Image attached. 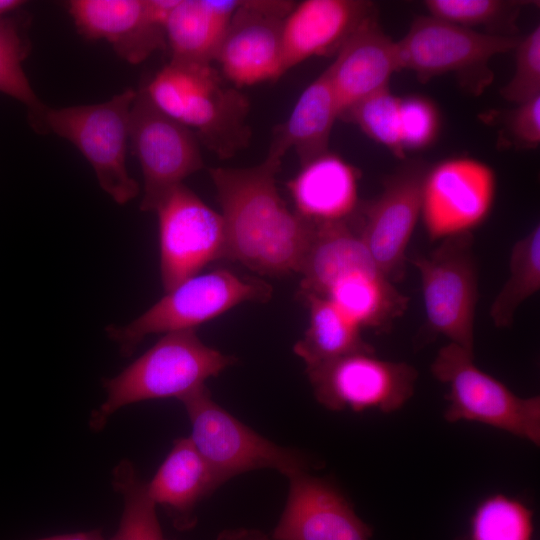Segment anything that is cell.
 Wrapping results in <instances>:
<instances>
[{"label":"cell","mask_w":540,"mask_h":540,"mask_svg":"<svg viewBox=\"0 0 540 540\" xmlns=\"http://www.w3.org/2000/svg\"><path fill=\"white\" fill-rule=\"evenodd\" d=\"M129 138L143 173L142 211H154L169 191L204 166L195 134L161 112L143 88L131 106Z\"/></svg>","instance_id":"cell-12"},{"label":"cell","mask_w":540,"mask_h":540,"mask_svg":"<svg viewBox=\"0 0 540 540\" xmlns=\"http://www.w3.org/2000/svg\"><path fill=\"white\" fill-rule=\"evenodd\" d=\"M135 97L136 91L128 88L99 104L45 106L29 123L36 132H52L73 143L93 168L102 190L124 205L139 194V185L126 167L130 110Z\"/></svg>","instance_id":"cell-4"},{"label":"cell","mask_w":540,"mask_h":540,"mask_svg":"<svg viewBox=\"0 0 540 540\" xmlns=\"http://www.w3.org/2000/svg\"><path fill=\"white\" fill-rule=\"evenodd\" d=\"M496 174L468 156L444 159L429 167L422 187L421 218L431 240L472 232L495 201Z\"/></svg>","instance_id":"cell-13"},{"label":"cell","mask_w":540,"mask_h":540,"mask_svg":"<svg viewBox=\"0 0 540 540\" xmlns=\"http://www.w3.org/2000/svg\"><path fill=\"white\" fill-rule=\"evenodd\" d=\"M212 63L170 61L143 88L164 114L190 129L219 158L246 148L249 102Z\"/></svg>","instance_id":"cell-2"},{"label":"cell","mask_w":540,"mask_h":540,"mask_svg":"<svg viewBox=\"0 0 540 540\" xmlns=\"http://www.w3.org/2000/svg\"><path fill=\"white\" fill-rule=\"evenodd\" d=\"M289 491L272 540H372L373 527L332 481L301 471Z\"/></svg>","instance_id":"cell-17"},{"label":"cell","mask_w":540,"mask_h":540,"mask_svg":"<svg viewBox=\"0 0 540 540\" xmlns=\"http://www.w3.org/2000/svg\"><path fill=\"white\" fill-rule=\"evenodd\" d=\"M241 0H179L166 24L171 60L212 63Z\"/></svg>","instance_id":"cell-23"},{"label":"cell","mask_w":540,"mask_h":540,"mask_svg":"<svg viewBox=\"0 0 540 540\" xmlns=\"http://www.w3.org/2000/svg\"><path fill=\"white\" fill-rule=\"evenodd\" d=\"M112 486L122 497L123 511L116 533L109 540H166L156 512L134 464L121 460L112 470Z\"/></svg>","instance_id":"cell-28"},{"label":"cell","mask_w":540,"mask_h":540,"mask_svg":"<svg viewBox=\"0 0 540 540\" xmlns=\"http://www.w3.org/2000/svg\"><path fill=\"white\" fill-rule=\"evenodd\" d=\"M374 14L371 1L305 0L295 4L282 26L285 71L311 57L338 52Z\"/></svg>","instance_id":"cell-18"},{"label":"cell","mask_w":540,"mask_h":540,"mask_svg":"<svg viewBox=\"0 0 540 540\" xmlns=\"http://www.w3.org/2000/svg\"><path fill=\"white\" fill-rule=\"evenodd\" d=\"M167 540V539H166Z\"/></svg>","instance_id":"cell-39"},{"label":"cell","mask_w":540,"mask_h":540,"mask_svg":"<svg viewBox=\"0 0 540 540\" xmlns=\"http://www.w3.org/2000/svg\"><path fill=\"white\" fill-rule=\"evenodd\" d=\"M271 295L267 282L219 269L184 280L132 322L109 325L106 332L129 356L148 335L195 330L243 302H266Z\"/></svg>","instance_id":"cell-6"},{"label":"cell","mask_w":540,"mask_h":540,"mask_svg":"<svg viewBox=\"0 0 540 540\" xmlns=\"http://www.w3.org/2000/svg\"><path fill=\"white\" fill-rule=\"evenodd\" d=\"M360 173L330 151L301 165L287 188L296 213L313 223L347 220L358 208Z\"/></svg>","instance_id":"cell-20"},{"label":"cell","mask_w":540,"mask_h":540,"mask_svg":"<svg viewBox=\"0 0 540 540\" xmlns=\"http://www.w3.org/2000/svg\"><path fill=\"white\" fill-rule=\"evenodd\" d=\"M369 268L378 267L358 231L352 229L347 220L315 223L299 271L302 275L299 293L322 297L340 276Z\"/></svg>","instance_id":"cell-24"},{"label":"cell","mask_w":540,"mask_h":540,"mask_svg":"<svg viewBox=\"0 0 540 540\" xmlns=\"http://www.w3.org/2000/svg\"><path fill=\"white\" fill-rule=\"evenodd\" d=\"M211 468L191 439L178 438L150 482L147 491L179 531L197 522L198 504L219 487Z\"/></svg>","instance_id":"cell-21"},{"label":"cell","mask_w":540,"mask_h":540,"mask_svg":"<svg viewBox=\"0 0 540 540\" xmlns=\"http://www.w3.org/2000/svg\"><path fill=\"white\" fill-rule=\"evenodd\" d=\"M23 28L18 16L0 19V92L24 104L31 119L46 105L38 98L23 69L30 51Z\"/></svg>","instance_id":"cell-29"},{"label":"cell","mask_w":540,"mask_h":540,"mask_svg":"<svg viewBox=\"0 0 540 540\" xmlns=\"http://www.w3.org/2000/svg\"><path fill=\"white\" fill-rule=\"evenodd\" d=\"M428 166L411 160L383 180L382 192L363 209L358 231L380 271L393 283L405 276L406 250L421 216Z\"/></svg>","instance_id":"cell-14"},{"label":"cell","mask_w":540,"mask_h":540,"mask_svg":"<svg viewBox=\"0 0 540 540\" xmlns=\"http://www.w3.org/2000/svg\"><path fill=\"white\" fill-rule=\"evenodd\" d=\"M431 373L448 387L444 412L448 422H479L540 445L539 396H517L480 370L473 352L449 342L437 352Z\"/></svg>","instance_id":"cell-7"},{"label":"cell","mask_w":540,"mask_h":540,"mask_svg":"<svg viewBox=\"0 0 540 540\" xmlns=\"http://www.w3.org/2000/svg\"><path fill=\"white\" fill-rule=\"evenodd\" d=\"M281 161L209 170L226 234V258L261 275L299 272L315 223L291 211L276 187Z\"/></svg>","instance_id":"cell-1"},{"label":"cell","mask_w":540,"mask_h":540,"mask_svg":"<svg viewBox=\"0 0 540 540\" xmlns=\"http://www.w3.org/2000/svg\"><path fill=\"white\" fill-rule=\"evenodd\" d=\"M339 113L327 67L299 96L286 122L278 127L268 155L282 161L295 151L300 164L328 152L329 140Z\"/></svg>","instance_id":"cell-22"},{"label":"cell","mask_w":540,"mask_h":540,"mask_svg":"<svg viewBox=\"0 0 540 540\" xmlns=\"http://www.w3.org/2000/svg\"><path fill=\"white\" fill-rule=\"evenodd\" d=\"M540 289V227L518 240L510 254L509 276L493 300L489 316L497 328L511 327L520 305Z\"/></svg>","instance_id":"cell-27"},{"label":"cell","mask_w":540,"mask_h":540,"mask_svg":"<svg viewBox=\"0 0 540 540\" xmlns=\"http://www.w3.org/2000/svg\"><path fill=\"white\" fill-rule=\"evenodd\" d=\"M523 2L503 0H426L430 16L473 29L488 27L494 35L512 36Z\"/></svg>","instance_id":"cell-31"},{"label":"cell","mask_w":540,"mask_h":540,"mask_svg":"<svg viewBox=\"0 0 540 540\" xmlns=\"http://www.w3.org/2000/svg\"><path fill=\"white\" fill-rule=\"evenodd\" d=\"M315 399L332 411L402 408L412 397L418 372L406 362L355 353L305 370Z\"/></svg>","instance_id":"cell-10"},{"label":"cell","mask_w":540,"mask_h":540,"mask_svg":"<svg viewBox=\"0 0 540 540\" xmlns=\"http://www.w3.org/2000/svg\"><path fill=\"white\" fill-rule=\"evenodd\" d=\"M518 41L516 36L483 33L430 15L418 16L397 41L400 70L414 72L422 83L453 73L463 87L479 94L493 79L490 60L513 51Z\"/></svg>","instance_id":"cell-8"},{"label":"cell","mask_w":540,"mask_h":540,"mask_svg":"<svg viewBox=\"0 0 540 540\" xmlns=\"http://www.w3.org/2000/svg\"><path fill=\"white\" fill-rule=\"evenodd\" d=\"M174 0H72L68 11L78 32L104 39L131 64L166 46V24Z\"/></svg>","instance_id":"cell-16"},{"label":"cell","mask_w":540,"mask_h":540,"mask_svg":"<svg viewBox=\"0 0 540 540\" xmlns=\"http://www.w3.org/2000/svg\"><path fill=\"white\" fill-rule=\"evenodd\" d=\"M513 51L515 70L508 83L500 89V94L505 100L517 105L540 96L539 25L520 37Z\"/></svg>","instance_id":"cell-33"},{"label":"cell","mask_w":540,"mask_h":540,"mask_svg":"<svg viewBox=\"0 0 540 540\" xmlns=\"http://www.w3.org/2000/svg\"><path fill=\"white\" fill-rule=\"evenodd\" d=\"M440 131V113L434 102L424 96L401 98L400 132L404 151L429 147Z\"/></svg>","instance_id":"cell-34"},{"label":"cell","mask_w":540,"mask_h":540,"mask_svg":"<svg viewBox=\"0 0 540 540\" xmlns=\"http://www.w3.org/2000/svg\"><path fill=\"white\" fill-rule=\"evenodd\" d=\"M504 130L517 148L537 149L540 144V96L506 111Z\"/></svg>","instance_id":"cell-35"},{"label":"cell","mask_w":540,"mask_h":540,"mask_svg":"<svg viewBox=\"0 0 540 540\" xmlns=\"http://www.w3.org/2000/svg\"><path fill=\"white\" fill-rule=\"evenodd\" d=\"M340 117L354 104L389 86L400 70L397 41L387 35L376 14L367 18L328 66Z\"/></svg>","instance_id":"cell-19"},{"label":"cell","mask_w":540,"mask_h":540,"mask_svg":"<svg viewBox=\"0 0 540 540\" xmlns=\"http://www.w3.org/2000/svg\"><path fill=\"white\" fill-rule=\"evenodd\" d=\"M191 423L194 446L221 486L245 472L273 469L287 478L308 471L311 461L300 450L277 445L217 404L206 385L179 399Z\"/></svg>","instance_id":"cell-5"},{"label":"cell","mask_w":540,"mask_h":540,"mask_svg":"<svg viewBox=\"0 0 540 540\" xmlns=\"http://www.w3.org/2000/svg\"><path fill=\"white\" fill-rule=\"evenodd\" d=\"M309 311V324L294 353L305 370L355 353H375L362 337L361 328L331 301L314 294H300Z\"/></svg>","instance_id":"cell-26"},{"label":"cell","mask_w":540,"mask_h":540,"mask_svg":"<svg viewBox=\"0 0 540 540\" xmlns=\"http://www.w3.org/2000/svg\"><path fill=\"white\" fill-rule=\"evenodd\" d=\"M235 362L204 344L195 330L166 333L121 373L103 381L106 398L92 412L89 426L101 431L117 411L136 402L179 400Z\"/></svg>","instance_id":"cell-3"},{"label":"cell","mask_w":540,"mask_h":540,"mask_svg":"<svg viewBox=\"0 0 540 540\" xmlns=\"http://www.w3.org/2000/svg\"><path fill=\"white\" fill-rule=\"evenodd\" d=\"M154 212L158 216L160 273L166 292L197 275L210 262L226 258L221 214L183 183L169 191Z\"/></svg>","instance_id":"cell-11"},{"label":"cell","mask_w":540,"mask_h":540,"mask_svg":"<svg viewBox=\"0 0 540 540\" xmlns=\"http://www.w3.org/2000/svg\"><path fill=\"white\" fill-rule=\"evenodd\" d=\"M37 540H105V538L101 529H94L83 532L54 535Z\"/></svg>","instance_id":"cell-37"},{"label":"cell","mask_w":540,"mask_h":540,"mask_svg":"<svg viewBox=\"0 0 540 540\" xmlns=\"http://www.w3.org/2000/svg\"><path fill=\"white\" fill-rule=\"evenodd\" d=\"M295 3L246 0L233 15L215 60L236 88L275 81L284 67L282 26Z\"/></svg>","instance_id":"cell-15"},{"label":"cell","mask_w":540,"mask_h":540,"mask_svg":"<svg viewBox=\"0 0 540 540\" xmlns=\"http://www.w3.org/2000/svg\"><path fill=\"white\" fill-rule=\"evenodd\" d=\"M533 511L522 501L493 494L475 508L470 540H532Z\"/></svg>","instance_id":"cell-30"},{"label":"cell","mask_w":540,"mask_h":540,"mask_svg":"<svg viewBox=\"0 0 540 540\" xmlns=\"http://www.w3.org/2000/svg\"><path fill=\"white\" fill-rule=\"evenodd\" d=\"M401 98L389 86L363 98L341 117L356 125L367 137L388 149L395 157L404 159L400 132Z\"/></svg>","instance_id":"cell-32"},{"label":"cell","mask_w":540,"mask_h":540,"mask_svg":"<svg viewBox=\"0 0 540 540\" xmlns=\"http://www.w3.org/2000/svg\"><path fill=\"white\" fill-rule=\"evenodd\" d=\"M215 540H272L271 537L259 529L233 528L222 530Z\"/></svg>","instance_id":"cell-36"},{"label":"cell","mask_w":540,"mask_h":540,"mask_svg":"<svg viewBox=\"0 0 540 540\" xmlns=\"http://www.w3.org/2000/svg\"><path fill=\"white\" fill-rule=\"evenodd\" d=\"M26 1L23 0H0V19L7 17L6 15L18 10Z\"/></svg>","instance_id":"cell-38"},{"label":"cell","mask_w":540,"mask_h":540,"mask_svg":"<svg viewBox=\"0 0 540 540\" xmlns=\"http://www.w3.org/2000/svg\"><path fill=\"white\" fill-rule=\"evenodd\" d=\"M362 328L385 331L408 308L409 299L378 268L348 272L322 296Z\"/></svg>","instance_id":"cell-25"},{"label":"cell","mask_w":540,"mask_h":540,"mask_svg":"<svg viewBox=\"0 0 540 540\" xmlns=\"http://www.w3.org/2000/svg\"><path fill=\"white\" fill-rule=\"evenodd\" d=\"M408 261L420 275L430 331L474 352L479 278L472 232L448 236L428 255Z\"/></svg>","instance_id":"cell-9"}]
</instances>
